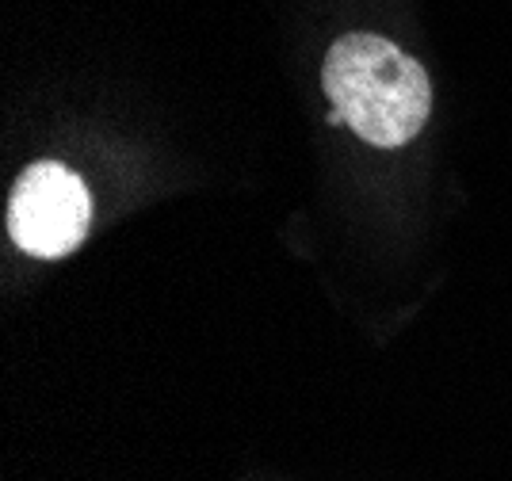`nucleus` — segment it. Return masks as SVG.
<instances>
[{
	"instance_id": "obj_1",
	"label": "nucleus",
	"mask_w": 512,
	"mask_h": 481,
	"mask_svg": "<svg viewBox=\"0 0 512 481\" xmlns=\"http://www.w3.org/2000/svg\"><path fill=\"white\" fill-rule=\"evenodd\" d=\"M321 84L333 100V119L352 126L367 146H409L432 115L425 65L383 35H341L325 54Z\"/></svg>"
},
{
	"instance_id": "obj_2",
	"label": "nucleus",
	"mask_w": 512,
	"mask_h": 481,
	"mask_svg": "<svg viewBox=\"0 0 512 481\" xmlns=\"http://www.w3.org/2000/svg\"><path fill=\"white\" fill-rule=\"evenodd\" d=\"M92 222V195L73 168L39 161L23 168L8 199V233L27 256L58 260L85 241Z\"/></svg>"
}]
</instances>
